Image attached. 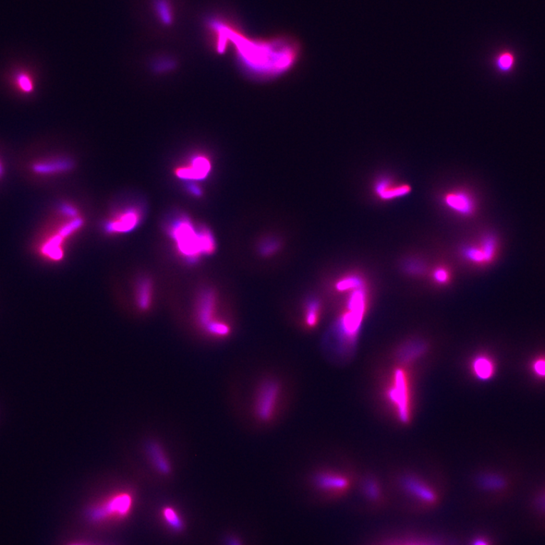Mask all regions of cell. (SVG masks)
<instances>
[{
  "mask_svg": "<svg viewBox=\"0 0 545 545\" xmlns=\"http://www.w3.org/2000/svg\"><path fill=\"white\" fill-rule=\"evenodd\" d=\"M167 229L178 251L187 260L195 261L202 254H211L214 249V241L209 230L196 227L186 216L175 218Z\"/></svg>",
  "mask_w": 545,
  "mask_h": 545,
  "instance_id": "cell-3",
  "label": "cell"
},
{
  "mask_svg": "<svg viewBox=\"0 0 545 545\" xmlns=\"http://www.w3.org/2000/svg\"><path fill=\"white\" fill-rule=\"evenodd\" d=\"M6 175V166L5 164L4 160H3V157L1 155H0V179L3 180V178Z\"/></svg>",
  "mask_w": 545,
  "mask_h": 545,
  "instance_id": "cell-29",
  "label": "cell"
},
{
  "mask_svg": "<svg viewBox=\"0 0 545 545\" xmlns=\"http://www.w3.org/2000/svg\"><path fill=\"white\" fill-rule=\"evenodd\" d=\"M533 370L540 378H545V359H538L533 363Z\"/></svg>",
  "mask_w": 545,
  "mask_h": 545,
  "instance_id": "cell-26",
  "label": "cell"
},
{
  "mask_svg": "<svg viewBox=\"0 0 545 545\" xmlns=\"http://www.w3.org/2000/svg\"><path fill=\"white\" fill-rule=\"evenodd\" d=\"M433 282L438 286H447L452 281V274L447 266L440 265L435 266L432 273Z\"/></svg>",
  "mask_w": 545,
  "mask_h": 545,
  "instance_id": "cell-23",
  "label": "cell"
},
{
  "mask_svg": "<svg viewBox=\"0 0 545 545\" xmlns=\"http://www.w3.org/2000/svg\"><path fill=\"white\" fill-rule=\"evenodd\" d=\"M533 512L545 521V489L539 492L532 500Z\"/></svg>",
  "mask_w": 545,
  "mask_h": 545,
  "instance_id": "cell-24",
  "label": "cell"
},
{
  "mask_svg": "<svg viewBox=\"0 0 545 545\" xmlns=\"http://www.w3.org/2000/svg\"><path fill=\"white\" fill-rule=\"evenodd\" d=\"M161 517L165 524L170 529L176 532H180L185 529V520L175 507L172 506L162 507Z\"/></svg>",
  "mask_w": 545,
  "mask_h": 545,
  "instance_id": "cell-19",
  "label": "cell"
},
{
  "mask_svg": "<svg viewBox=\"0 0 545 545\" xmlns=\"http://www.w3.org/2000/svg\"><path fill=\"white\" fill-rule=\"evenodd\" d=\"M148 453L152 460L155 467L163 474H168L171 472V467L167 462L160 446L155 442L149 444Z\"/></svg>",
  "mask_w": 545,
  "mask_h": 545,
  "instance_id": "cell-20",
  "label": "cell"
},
{
  "mask_svg": "<svg viewBox=\"0 0 545 545\" xmlns=\"http://www.w3.org/2000/svg\"><path fill=\"white\" fill-rule=\"evenodd\" d=\"M361 489L365 498L371 503L380 504L383 495L380 483L374 477H367L363 480Z\"/></svg>",
  "mask_w": 545,
  "mask_h": 545,
  "instance_id": "cell-18",
  "label": "cell"
},
{
  "mask_svg": "<svg viewBox=\"0 0 545 545\" xmlns=\"http://www.w3.org/2000/svg\"><path fill=\"white\" fill-rule=\"evenodd\" d=\"M373 195L382 202H391L403 198L411 192L412 187L404 182H398L390 177H380L373 185Z\"/></svg>",
  "mask_w": 545,
  "mask_h": 545,
  "instance_id": "cell-10",
  "label": "cell"
},
{
  "mask_svg": "<svg viewBox=\"0 0 545 545\" xmlns=\"http://www.w3.org/2000/svg\"><path fill=\"white\" fill-rule=\"evenodd\" d=\"M397 365L390 375L385 390V397L398 420L403 424H408L413 411L411 378L408 366L399 363Z\"/></svg>",
  "mask_w": 545,
  "mask_h": 545,
  "instance_id": "cell-4",
  "label": "cell"
},
{
  "mask_svg": "<svg viewBox=\"0 0 545 545\" xmlns=\"http://www.w3.org/2000/svg\"><path fill=\"white\" fill-rule=\"evenodd\" d=\"M69 162L62 157H43L30 161L27 169L30 175L39 177H52L62 174L69 169Z\"/></svg>",
  "mask_w": 545,
  "mask_h": 545,
  "instance_id": "cell-12",
  "label": "cell"
},
{
  "mask_svg": "<svg viewBox=\"0 0 545 545\" xmlns=\"http://www.w3.org/2000/svg\"><path fill=\"white\" fill-rule=\"evenodd\" d=\"M318 308V307L316 303L314 302L309 306L308 313L307 314V322L308 325L313 326L315 322H316Z\"/></svg>",
  "mask_w": 545,
  "mask_h": 545,
  "instance_id": "cell-25",
  "label": "cell"
},
{
  "mask_svg": "<svg viewBox=\"0 0 545 545\" xmlns=\"http://www.w3.org/2000/svg\"><path fill=\"white\" fill-rule=\"evenodd\" d=\"M211 170L212 164L207 157L196 155L189 163L178 167L176 175L183 180H201L208 176Z\"/></svg>",
  "mask_w": 545,
  "mask_h": 545,
  "instance_id": "cell-13",
  "label": "cell"
},
{
  "mask_svg": "<svg viewBox=\"0 0 545 545\" xmlns=\"http://www.w3.org/2000/svg\"><path fill=\"white\" fill-rule=\"evenodd\" d=\"M494 369L493 360L487 355H478L471 361L472 373L479 380H489L493 377Z\"/></svg>",
  "mask_w": 545,
  "mask_h": 545,
  "instance_id": "cell-16",
  "label": "cell"
},
{
  "mask_svg": "<svg viewBox=\"0 0 545 545\" xmlns=\"http://www.w3.org/2000/svg\"><path fill=\"white\" fill-rule=\"evenodd\" d=\"M210 29L218 52L224 53L233 46L244 68L259 78H271L282 74L296 62L299 48L289 36L272 38H251L232 23L221 19L212 21Z\"/></svg>",
  "mask_w": 545,
  "mask_h": 545,
  "instance_id": "cell-1",
  "label": "cell"
},
{
  "mask_svg": "<svg viewBox=\"0 0 545 545\" xmlns=\"http://www.w3.org/2000/svg\"><path fill=\"white\" fill-rule=\"evenodd\" d=\"M494 65L502 73L511 72L516 66V56L511 51H502L496 56Z\"/></svg>",
  "mask_w": 545,
  "mask_h": 545,
  "instance_id": "cell-21",
  "label": "cell"
},
{
  "mask_svg": "<svg viewBox=\"0 0 545 545\" xmlns=\"http://www.w3.org/2000/svg\"><path fill=\"white\" fill-rule=\"evenodd\" d=\"M427 346L425 343L420 341L407 342L400 346L397 351L395 357L397 363L409 367L420 358L425 355Z\"/></svg>",
  "mask_w": 545,
  "mask_h": 545,
  "instance_id": "cell-15",
  "label": "cell"
},
{
  "mask_svg": "<svg viewBox=\"0 0 545 545\" xmlns=\"http://www.w3.org/2000/svg\"><path fill=\"white\" fill-rule=\"evenodd\" d=\"M400 487L418 504L434 507L440 502V495L431 484L415 474H405L399 479Z\"/></svg>",
  "mask_w": 545,
  "mask_h": 545,
  "instance_id": "cell-7",
  "label": "cell"
},
{
  "mask_svg": "<svg viewBox=\"0 0 545 545\" xmlns=\"http://www.w3.org/2000/svg\"><path fill=\"white\" fill-rule=\"evenodd\" d=\"M152 285L149 280H142L140 281L138 288V303L140 306L145 309L150 305L152 296Z\"/></svg>",
  "mask_w": 545,
  "mask_h": 545,
  "instance_id": "cell-22",
  "label": "cell"
},
{
  "mask_svg": "<svg viewBox=\"0 0 545 545\" xmlns=\"http://www.w3.org/2000/svg\"><path fill=\"white\" fill-rule=\"evenodd\" d=\"M476 482L478 487L487 492H500L507 487L506 479L502 475L495 474V472H484V474H479Z\"/></svg>",
  "mask_w": 545,
  "mask_h": 545,
  "instance_id": "cell-17",
  "label": "cell"
},
{
  "mask_svg": "<svg viewBox=\"0 0 545 545\" xmlns=\"http://www.w3.org/2000/svg\"><path fill=\"white\" fill-rule=\"evenodd\" d=\"M393 545H435L434 544L422 541H408L400 542Z\"/></svg>",
  "mask_w": 545,
  "mask_h": 545,
  "instance_id": "cell-28",
  "label": "cell"
},
{
  "mask_svg": "<svg viewBox=\"0 0 545 545\" xmlns=\"http://www.w3.org/2000/svg\"><path fill=\"white\" fill-rule=\"evenodd\" d=\"M135 506V499L128 492H117L88 507L85 517L93 524L119 522L128 518Z\"/></svg>",
  "mask_w": 545,
  "mask_h": 545,
  "instance_id": "cell-5",
  "label": "cell"
},
{
  "mask_svg": "<svg viewBox=\"0 0 545 545\" xmlns=\"http://www.w3.org/2000/svg\"><path fill=\"white\" fill-rule=\"evenodd\" d=\"M1 180H1V179H0V181H1Z\"/></svg>",
  "mask_w": 545,
  "mask_h": 545,
  "instance_id": "cell-31",
  "label": "cell"
},
{
  "mask_svg": "<svg viewBox=\"0 0 545 545\" xmlns=\"http://www.w3.org/2000/svg\"><path fill=\"white\" fill-rule=\"evenodd\" d=\"M343 292L348 293L345 311L336 324L331 348L338 358L347 359L355 350L363 321L369 308V290L363 280Z\"/></svg>",
  "mask_w": 545,
  "mask_h": 545,
  "instance_id": "cell-2",
  "label": "cell"
},
{
  "mask_svg": "<svg viewBox=\"0 0 545 545\" xmlns=\"http://www.w3.org/2000/svg\"><path fill=\"white\" fill-rule=\"evenodd\" d=\"M140 219L141 214L138 209H128L108 221L105 229L108 233H127L135 229L140 224Z\"/></svg>",
  "mask_w": 545,
  "mask_h": 545,
  "instance_id": "cell-14",
  "label": "cell"
},
{
  "mask_svg": "<svg viewBox=\"0 0 545 545\" xmlns=\"http://www.w3.org/2000/svg\"><path fill=\"white\" fill-rule=\"evenodd\" d=\"M470 545H492V543L487 537L479 536L472 540Z\"/></svg>",
  "mask_w": 545,
  "mask_h": 545,
  "instance_id": "cell-27",
  "label": "cell"
},
{
  "mask_svg": "<svg viewBox=\"0 0 545 545\" xmlns=\"http://www.w3.org/2000/svg\"><path fill=\"white\" fill-rule=\"evenodd\" d=\"M315 489L331 498L344 495L351 487V479L345 472L323 469L318 471L312 477Z\"/></svg>",
  "mask_w": 545,
  "mask_h": 545,
  "instance_id": "cell-8",
  "label": "cell"
},
{
  "mask_svg": "<svg viewBox=\"0 0 545 545\" xmlns=\"http://www.w3.org/2000/svg\"><path fill=\"white\" fill-rule=\"evenodd\" d=\"M67 545H96V544H90V543H87V542H79L78 541V542H71V543L68 544Z\"/></svg>",
  "mask_w": 545,
  "mask_h": 545,
  "instance_id": "cell-30",
  "label": "cell"
},
{
  "mask_svg": "<svg viewBox=\"0 0 545 545\" xmlns=\"http://www.w3.org/2000/svg\"><path fill=\"white\" fill-rule=\"evenodd\" d=\"M6 81L9 88L21 97H31L38 88V81L33 72L24 67L11 70Z\"/></svg>",
  "mask_w": 545,
  "mask_h": 545,
  "instance_id": "cell-11",
  "label": "cell"
},
{
  "mask_svg": "<svg viewBox=\"0 0 545 545\" xmlns=\"http://www.w3.org/2000/svg\"><path fill=\"white\" fill-rule=\"evenodd\" d=\"M282 397V385L275 378H266L257 387L254 394L253 411L254 417L269 423L275 417Z\"/></svg>",
  "mask_w": 545,
  "mask_h": 545,
  "instance_id": "cell-6",
  "label": "cell"
},
{
  "mask_svg": "<svg viewBox=\"0 0 545 545\" xmlns=\"http://www.w3.org/2000/svg\"><path fill=\"white\" fill-rule=\"evenodd\" d=\"M442 202L448 211L462 217H470L477 210L475 197L466 189L457 188L445 192Z\"/></svg>",
  "mask_w": 545,
  "mask_h": 545,
  "instance_id": "cell-9",
  "label": "cell"
}]
</instances>
